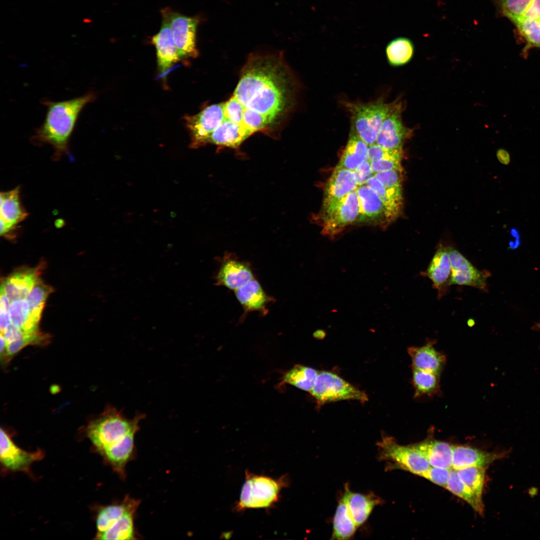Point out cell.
<instances>
[{"mask_svg": "<svg viewBox=\"0 0 540 540\" xmlns=\"http://www.w3.org/2000/svg\"><path fill=\"white\" fill-rule=\"evenodd\" d=\"M294 86L280 54H253L241 71L232 96L242 108V119L250 116L264 120L275 132L293 106Z\"/></svg>", "mask_w": 540, "mask_h": 540, "instance_id": "cell-1", "label": "cell"}, {"mask_svg": "<svg viewBox=\"0 0 540 540\" xmlns=\"http://www.w3.org/2000/svg\"><path fill=\"white\" fill-rule=\"evenodd\" d=\"M96 98V93L91 90L68 100H44L42 104L46 108L45 118L32 136V142L36 144L50 145L54 150L56 157L66 152L79 114L84 107Z\"/></svg>", "mask_w": 540, "mask_h": 540, "instance_id": "cell-2", "label": "cell"}, {"mask_svg": "<svg viewBox=\"0 0 540 540\" xmlns=\"http://www.w3.org/2000/svg\"><path fill=\"white\" fill-rule=\"evenodd\" d=\"M344 104L350 115L352 132L368 146L376 142L386 118L402 106L396 101L388 104L380 98L366 103L347 102Z\"/></svg>", "mask_w": 540, "mask_h": 540, "instance_id": "cell-3", "label": "cell"}, {"mask_svg": "<svg viewBox=\"0 0 540 540\" xmlns=\"http://www.w3.org/2000/svg\"><path fill=\"white\" fill-rule=\"evenodd\" d=\"M143 415L129 420L115 408H108L100 417L88 426V436L101 452L139 429Z\"/></svg>", "mask_w": 540, "mask_h": 540, "instance_id": "cell-4", "label": "cell"}, {"mask_svg": "<svg viewBox=\"0 0 540 540\" xmlns=\"http://www.w3.org/2000/svg\"><path fill=\"white\" fill-rule=\"evenodd\" d=\"M288 484L285 476L278 479L246 472V480L236 506L238 510L269 508L279 499L280 491Z\"/></svg>", "mask_w": 540, "mask_h": 540, "instance_id": "cell-5", "label": "cell"}, {"mask_svg": "<svg viewBox=\"0 0 540 540\" xmlns=\"http://www.w3.org/2000/svg\"><path fill=\"white\" fill-rule=\"evenodd\" d=\"M376 445L378 460L386 462L388 470L400 469L420 476L430 466L425 457L410 444L400 445L392 437L383 436Z\"/></svg>", "mask_w": 540, "mask_h": 540, "instance_id": "cell-6", "label": "cell"}, {"mask_svg": "<svg viewBox=\"0 0 540 540\" xmlns=\"http://www.w3.org/2000/svg\"><path fill=\"white\" fill-rule=\"evenodd\" d=\"M310 394L319 405L327 402L354 400H368L367 395L346 380L331 372H318Z\"/></svg>", "mask_w": 540, "mask_h": 540, "instance_id": "cell-7", "label": "cell"}, {"mask_svg": "<svg viewBox=\"0 0 540 540\" xmlns=\"http://www.w3.org/2000/svg\"><path fill=\"white\" fill-rule=\"evenodd\" d=\"M358 215V199L356 189L322 210V234L334 237L356 222Z\"/></svg>", "mask_w": 540, "mask_h": 540, "instance_id": "cell-8", "label": "cell"}, {"mask_svg": "<svg viewBox=\"0 0 540 540\" xmlns=\"http://www.w3.org/2000/svg\"><path fill=\"white\" fill-rule=\"evenodd\" d=\"M167 16L174 40L179 56L182 59L196 58L198 56L196 37L200 18L189 16L169 8L162 10Z\"/></svg>", "mask_w": 540, "mask_h": 540, "instance_id": "cell-9", "label": "cell"}, {"mask_svg": "<svg viewBox=\"0 0 540 540\" xmlns=\"http://www.w3.org/2000/svg\"><path fill=\"white\" fill-rule=\"evenodd\" d=\"M190 136V147L196 148L208 144L210 135L222 118V103L210 105L198 114L184 116Z\"/></svg>", "mask_w": 540, "mask_h": 540, "instance_id": "cell-10", "label": "cell"}, {"mask_svg": "<svg viewBox=\"0 0 540 540\" xmlns=\"http://www.w3.org/2000/svg\"><path fill=\"white\" fill-rule=\"evenodd\" d=\"M451 266L450 284L472 286L485 290L488 276L487 272L476 268L456 249L448 247Z\"/></svg>", "mask_w": 540, "mask_h": 540, "instance_id": "cell-11", "label": "cell"}, {"mask_svg": "<svg viewBox=\"0 0 540 540\" xmlns=\"http://www.w3.org/2000/svg\"><path fill=\"white\" fill-rule=\"evenodd\" d=\"M162 21L160 29L152 38L154 46L158 68L164 74L174 64L181 60L176 46L168 18L161 12Z\"/></svg>", "mask_w": 540, "mask_h": 540, "instance_id": "cell-12", "label": "cell"}, {"mask_svg": "<svg viewBox=\"0 0 540 540\" xmlns=\"http://www.w3.org/2000/svg\"><path fill=\"white\" fill-rule=\"evenodd\" d=\"M20 188L0 193V236L14 232L28 214L20 201Z\"/></svg>", "mask_w": 540, "mask_h": 540, "instance_id": "cell-13", "label": "cell"}, {"mask_svg": "<svg viewBox=\"0 0 540 540\" xmlns=\"http://www.w3.org/2000/svg\"><path fill=\"white\" fill-rule=\"evenodd\" d=\"M358 199V215L356 221L360 223L388 226L385 208L382 200L370 188L364 184L356 188Z\"/></svg>", "mask_w": 540, "mask_h": 540, "instance_id": "cell-14", "label": "cell"}, {"mask_svg": "<svg viewBox=\"0 0 540 540\" xmlns=\"http://www.w3.org/2000/svg\"><path fill=\"white\" fill-rule=\"evenodd\" d=\"M400 106L384 120L376 144L388 149H402L404 141L410 136L412 130L406 127L402 122Z\"/></svg>", "mask_w": 540, "mask_h": 540, "instance_id": "cell-15", "label": "cell"}, {"mask_svg": "<svg viewBox=\"0 0 540 540\" xmlns=\"http://www.w3.org/2000/svg\"><path fill=\"white\" fill-rule=\"evenodd\" d=\"M452 468L458 470L468 466L488 468L494 461L504 458L508 451L488 452L470 446L453 445Z\"/></svg>", "mask_w": 540, "mask_h": 540, "instance_id": "cell-16", "label": "cell"}, {"mask_svg": "<svg viewBox=\"0 0 540 540\" xmlns=\"http://www.w3.org/2000/svg\"><path fill=\"white\" fill-rule=\"evenodd\" d=\"M0 434V462L6 468L14 470H25L32 462L42 457L40 450L28 452L18 447L2 428Z\"/></svg>", "mask_w": 540, "mask_h": 540, "instance_id": "cell-17", "label": "cell"}, {"mask_svg": "<svg viewBox=\"0 0 540 540\" xmlns=\"http://www.w3.org/2000/svg\"><path fill=\"white\" fill-rule=\"evenodd\" d=\"M358 187L353 171L337 165L325 184L322 209L328 207Z\"/></svg>", "mask_w": 540, "mask_h": 540, "instance_id": "cell-18", "label": "cell"}, {"mask_svg": "<svg viewBox=\"0 0 540 540\" xmlns=\"http://www.w3.org/2000/svg\"><path fill=\"white\" fill-rule=\"evenodd\" d=\"M42 267L20 269L8 276L2 284L0 290L10 302L26 299L30 292L40 280Z\"/></svg>", "mask_w": 540, "mask_h": 540, "instance_id": "cell-19", "label": "cell"}, {"mask_svg": "<svg viewBox=\"0 0 540 540\" xmlns=\"http://www.w3.org/2000/svg\"><path fill=\"white\" fill-rule=\"evenodd\" d=\"M342 496L344 498L350 514L358 528L368 520L373 509L382 500L373 492L367 494L351 491L346 484Z\"/></svg>", "mask_w": 540, "mask_h": 540, "instance_id": "cell-20", "label": "cell"}, {"mask_svg": "<svg viewBox=\"0 0 540 540\" xmlns=\"http://www.w3.org/2000/svg\"><path fill=\"white\" fill-rule=\"evenodd\" d=\"M440 298L451 285V266L448 247L440 246L434 253L426 272Z\"/></svg>", "mask_w": 540, "mask_h": 540, "instance_id": "cell-21", "label": "cell"}, {"mask_svg": "<svg viewBox=\"0 0 540 540\" xmlns=\"http://www.w3.org/2000/svg\"><path fill=\"white\" fill-rule=\"evenodd\" d=\"M408 354L412 369L431 372L439 376L446 362V356L435 349L432 342L422 346L409 348Z\"/></svg>", "mask_w": 540, "mask_h": 540, "instance_id": "cell-22", "label": "cell"}, {"mask_svg": "<svg viewBox=\"0 0 540 540\" xmlns=\"http://www.w3.org/2000/svg\"><path fill=\"white\" fill-rule=\"evenodd\" d=\"M410 445L425 457L430 466L446 469L452 468L453 444L428 438Z\"/></svg>", "mask_w": 540, "mask_h": 540, "instance_id": "cell-23", "label": "cell"}, {"mask_svg": "<svg viewBox=\"0 0 540 540\" xmlns=\"http://www.w3.org/2000/svg\"><path fill=\"white\" fill-rule=\"evenodd\" d=\"M252 279V272L248 264L230 260L222 265L216 276V284L236 290Z\"/></svg>", "mask_w": 540, "mask_h": 540, "instance_id": "cell-24", "label": "cell"}, {"mask_svg": "<svg viewBox=\"0 0 540 540\" xmlns=\"http://www.w3.org/2000/svg\"><path fill=\"white\" fill-rule=\"evenodd\" d=\"M364 184L373 190L382 200L388 225V223L395 220L402 212L403 204L402 186L386 188L374 175Z\"/></svg>", "mask_w": 540, "mask_h": 540, "instance_id": "cell-25", "label": "cell"}, {"mask_svg": "<svg viewBox=\"0 0 540 540\" xmlns=\"http://www.w3.org/2000/svg\"><path fill=\"white\" fill-rule=\"evenodd\" d=\"M140 503L139 500L127 496L120 503L110 505L101 509L96 518L98 534L108 530L128 512L136 510Z\"/></svg>", "mask_w": 540, "mask_h": 540, "instance_id": "cell-26", "label": "cell"}, {"mask_svg": "<svg viewBox=\"0 0 540 540\" xmlns=\"http://www.w3.org/2000/svg\"><path fill=\"white\" fill-rule=\"evenodd\" d=\"M236 296L246 312L263 310L269 300L260 283L254 278L236 290Z\"/></svg>", "mask_w": 540, "mask_h": 540, "instance_id": "cell-27", "label": "cell"}, {"mask_svg": "<svg viewBox=\"0 0 540 540\" xmlns=\"http://www.w3.org/2000/svg\"><path fill=\"white\" fill-rule=\"evenodd\" d=\"M368 146L352 132L338 166L353 171L368 160Z\"/></svg>", "mask_w": 540, "mask_h": 540, "instance_id": "cell-28", "label": "cell"}, {"mask_svg": "<svg viewBox=\"0 0 540 540\" xmlns=\"http://www.w3.org/2000/svg\"><path fill=\"white\" fill-rule=\"evenodd\" d=\"M358 528L342 496L338 501L332 520V539H350L354 536Z\"/></svg>", "mask_w": 540, "mask_h": 540, "instance_id": "cell-29", "label": "cell"}, {"mask_svg": "<svg viewBox=\"0 0 540 540\" xmlns=\"http://www.w3.org/2000/svg\"><path fill=\"white\" fill-rule=\"evenodd\" d=\"M9 314L12 324L22 331L29 333L38 332L39 322L32 316L26 299L11 302Z\"/></svg>", "mask_w": 540, "mask_h": 540, "instance_id": "cell-30", "label": "cell"}, {"mask_svg": "<svg viewBox=\"0 0 540 540\" xmlns=\"http://www.w3.org/2000/svg\"><path fill=\"white\" fill-rule=\"evenodd\" d=\"M414 52L412 42L404 36L398 37L387 44L386 54L388 62L394 66L406 64L412 58Z\"/></svg>", "mask_w": 540, "mask_h": 540, "instance_id": "cell-31", "label": "cell"}, {"mask_svg": "<svg viewBox=\"0 0 540 540\" xmlns=\"http://www.w3.org/2000/svg\"><path fill=\"white\" fill-rule=\"evenodd\" d=\"M318 373L314 368L298 364L284 374L282 382L310 393Z\"/></svg>", "mask_w": 540, "mask_h": 540, "instance_id": "cell-32", "label": "cell"}, {"mask_svg": "<svg viewBox=\"0 0 540 540\" xmlns=\"http://www.w3.org/2000/svg\"><path fill=\"white\" fill-rule=\"evenodd\" d=\"M446 489L467 502L476 512L483 516L484 504L482 500L477 498L470 488L460 479L456 470H450Z\"/></svg>", "mask_w": 540, "mask_h": 540, "instance_id": "cell-33", "label": "cell"}, {"mask_svg": "<svg viewBox=\"0 0 540 540\" xmlns=\"http://www.w3.org/2000/svg\"><path fill=\"white\" fill-rule=\"evenodd\" d=\"M136 511H130L125 514L108 530L98 534V538L115 540H135L136 538L134 516Z\"/></svg>", "mask_w": 540, "mask_h": 540, "instance_id": "cell-34", "label": "cell"}, {"mask_svg": "<svg viewBox=\"0 0 540 540\" xmlns=\"http://www.w3.org/2000/svg\"><path fill=\"white\" fill-rule=\"evenodd\" d=\"M440 376L431 372L412 369V382L416 397L432 396L439 390Z\"/></svg>", "mask_w": 540, "mask_h": 540, "instance_id": "cell-35", "label": "cell"}, {"mask_svg": "<svg viewBox=\"0 0 540 540\" xmlns=\"http://www.w3.org/2000/svg\"><path fill=\"white\" fill-rule=\"evenodd\" d=\"M487 468L468 466L456 470L460 479L479 499L482 500V493Z\"/></svg>", "mask_w": 540, "mask_h": 540, "instance_id": "cell-36", "label": "cell"}, {"mask_svg": "<svg viewBox=\"0 0 540 540\" xmlns=\"http://www.w3.org/2000/svg\"><path fill=\"white\" fill-rule=\"evenodd\" d=\"M52 292L50 286L39 280L26 298L32 316L38 322L47 298Z\"/></svg>", "mask_w": 540, "mask_h": 540, "instance_id": "cell-37", "label": "cell"}, {"mask_svg": "<svg viewBox=\"0 0 540 540\" xmlns=\"http://www.w3.org/2000/svg\"><path fill=\"white\" fill-rule=\"evenodd\" d=\"M513 23L526 42L524 52L532 48H540V20L521 18Z\"/></svg>", "mask_w": 540, "mask_h": 540, "instance_id": "cell-38", "label": "cell"}, {"mask_svg": "<svg viewBox=\"0 0 540 540\" xmlns=\"http://www.w3.org/2000/svg\"><path fill=\"white\" fill-rule=\"evenodd\" d=\"M498 12L512 22L520 19L532 0H494Z\"/></svg>", "mask_w": 540, "mask_h": 540, "instance_id": "cell-39", "label": "cell"}, {"mask_svg": "<svg viewBox=\"0 0 540 540\" xmlns=\"http://www.w3.org/2000/svg\"><path fill=\"white\" fill-rule=\"evenodd\" d=\"M48 340V336L38 332L26 333L21 338L7 344L6 356H11L30 344H40Z\"/></svg>", "mask_w": 540, "mask_h": 540, "instance_id": "cell-40", "label": "cell"}, {"mask_svg": "<svg viewBox=\"0 0 540 540\" xmlns=\"http://www.w3.org/2000/svg\"><path fill=\"white\" fill-rule=\"evenodd\" d=\"M402 149H388L376 143L368 146V160L370 162L380 160H402Z\"/></svg>", "mask_w": 540, "mask_h": 540, "instance_id": "cell-41", "label": "cell"}, {"mask_svg": "<svg viewBox=\"0 0 540 540\" xmlns=\"http://www.w3.org/2000/svg\"><path fill=\"white\" fill-rule=\"evenodd\" d=\"M403 170L401 167L374 174V176L386 188L402 186Z\"/></svg>", "mask_w": 540, "mask_h": 540, "instance_id": "cell-42", "label": "cell"}, {"mask_svg": "<svg viewBox=\"0 0 540 540\" xmlns=\"http://www.w3.org/2000/svg\"><path fill=\"white\" fill-rule=\"evenodd\" d=\"M450 470L430 466L420 476L446 488L450 478Z\"/></svg>", "mask_w": 540, "mask_h": 540, "instance_id": "cell-43", "label": "cell"}, {"mask_svg": "<svg viewBox=\"0 0 540 540\" xmlns=\"http://www.w3.org/2000/svg\"><path fill=\"white\" fill-rule=\"evenodd\" d=\"M353 172L358 186L364 184L374 175L368 160L362 163Z\"/></svg>", "mask_w": 540, "mask_h": 540, "instance_id": "cell-44", "label": "cell"}, {"mask_svg": "<svg viewBox=\"0 0 540 540\" xmlns=\"http://www.w3.org/2000/svg\"><path fill=\"white\" fill-rule=\"evenodd\" d=\"M400 159L380 160L370 162L374 174L401 167Z\"/></svg>", "mask_w": 540, "mask_h": 540, "instance_id": "cell-45", "label": "cell"}, {"mask_svg": "<svg viewBox=\"0 0 540 540\" xmlns=\"http://www.w3.org/2000/svg\"><path fill=\"white\" fill-rule=\"evenodd\" d=\"M26 333V332L22 331L12 324L7 328L4 333L1 334L4 335L6 344H8L14 340L21 338Z\"/></svg>", "mask_w": 540, "mask_h": 540, "instance_id": "cell-46", "label": "cell"}, {"mask_svg": "<svg viewBox=\"0 0 540 540\" xmlns=\"http://www.w3.org/2000/svg\"><path fill=\"white\" fill-rule=\"evenodd\" d=\"M521 18L540 20V0H532Z\"/></svg>", "mask_w": 540, "mask_h": 540, "instance_id": "cell-47", "label": "cell"}, {"mask_svg": "<svg viewBox=\"0 0 540 540\" xmlns=\"http://www.w3.org/2000/svg\"><path fill=\"white\" fill-rule=\"evenodd\" d=\"M12 324L9 310H0V328L1 333H4L7 328Z\"/></svg>", "mask_w": 540, "mask_h": 540, "instance_id": "cell-48", "label": "cell"}, {"mask_svg": "<svg viewBox=\"0 0 540 540\" xmlns=\"http://www.w3.org/2000/svg\"><path fill=\"white\" fill-rule=\"evenodd\" d=\"M497 157L499 161L504 164H508L510 161L508 153L505 150L500 149L497 152Z\"/></svg>", "mask_w": 540, "mask_h": 540, "instance_id": "cell-49", "label": "cell"}, {"mask_svg": "<svg viewBox=\"0 0 540 540\" xmlns=\"http://www.w3.org/2000/svg\"><path fill=\"white\" fill-rule=\"evenodd\" d=\"M0 354L1 356L4 354L6 356V348L7 344L6 340L2 334H0Z\"/></svg>", "mask_w": 540, "mask_h": 540, "instance_id": "cell-50", "label": "cell"}, {"mask_svg": "<svg viewBox=\"0 0 540 540\" xmlns=\"http://www.w3.org/2000/svg\"><path fill=\"white\" fill-rule=\"evenodd\" d=\"M324 336L325 332L324 330H318L316 331L314 334V336L316 337L320 338L321 336Z\"/></svg>", "mask_w": 540, "mask_h": 540, "instance_id": "cell-51", "label": "cell"}, {"mask_svg": "<svg viewBox=\"0 0 540 540\" xmlns=\"http://www.w3.org/2000/svg\"><path fill=\"white\" fill-rule=\"evenodd\" d=\"M84 22L86 23H90L92 22V20L90 18H85L84 20Z\"/></svg>", "mask_w": 540, "mask_h": 540, "instance_id": "cell-52", "label": "cell"}, {"mask_svg": "<svg viewBox=\"0 0 540 540\" xmlns=\"http://www.w3.org/2000/svg\"><path fill=\"white\" fill-rule=\"evenodd\" d=\"M536 328L540 330V324L537 325Z\"/></svg>", "mask_w": 540, "mask_h": 540, "instance_id": "cell-53", "label": "cell"}]
</instances>
